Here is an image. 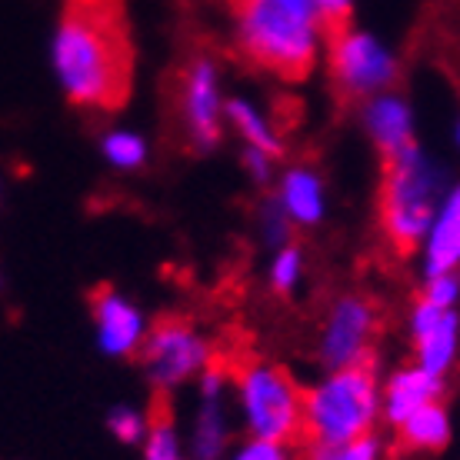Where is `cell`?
I'll use <instances>...</instances> for the list:
<instances>
[{"instance_id":"1","label":"cell","mask_w":460,"mask_h":460,"mask_svg":"<svg viewBox=\"0 0 460 460\" xmlns=\"http://www.w3.org/2000/svg\"><path fill=\"white\" fill-rule=\"evenodd\" d=\"M54 67L70 104L111 114L134 84V44L124 0H67L54 37Z\"/></svg>"},{"instance_id":"2","label":"cell","mask_w":460,"mask_h":460,"mask_svg":"<svg viewBox=\"0 0 460 460\" xmlns=\"http://www.w3.org/2000/svg\"><path fill=\"white\" fill-rule=\"evenodd\" d=\"M214 374H227L241 387L247 424L261 440H280L290 447H307L304 438V391L290 380L288 370L264 364L251 347L224 344L208 354Z\"/></svg>"},{"instance_id":"3","label":"cell","mask_w":460,"mask_h":460,"mask_svg":"<svg viewBox=\"0 0 460 460\" xmlns=\"http://www.w3.org/2000/svg\"><path fill=\"white\" fill-rule=\"evenodd\" d=\"M237 37L253 67L284 81H304L317 54V23L277 7L274 0H247L237 7Z\"/></svg>"},{"instance_id":"4","label":"cell","mask_w":460,"mask_h":460,"mask_svg":"<svg viewBox=\"0 0 460 460\" xmlns=\"http://www.w3.org/2000/svg\"><path fill=\"white\" fill-rule=\"evenodd\" d=\"M377 417L374 360L334 370L321 387L304 391V438L307 444H334L370 434Z\"/></svg>"},{"instance_id":"5","label":"cell","mask_w":460,"mask_h":460,"mask_svg":"<svg viewBox=\"0 0 460 460\" xmlns=\"http://www.w3.org/2000/svg\"><path fill=\"white\" fill-rule=\"evenodd\" d=\"M430 173L417 157V150H401L384 161V184H380V230L387 251L407 257L414 251L430 220Z\"/></svg>"},{"instance_id":"6","label":"cell","mask_w":460,"mask_h":460,"mask_svg":"<svg viewBox=\"0 0 460 460\" xmlns=\"http://www.w3.org/2000/svg\"><path fill=\"white\" fill-rule=\"evenodd\" d=\"M208 364V347L184 317H161L144 337V367L157 387L181 384Z\"/></svg>"},{"instance_id":"7","label":"cell","mask_w":460,"mask_h":460,"mask_svg":"<svg viewBox=\"0 0 460 460\" xmlns=\"http://www.w3.org/2000/svg\"><path fill=\"white\" fill-rule=\"evenodd\" d=\"M380 334L377 304L367 297H344L323 331V360L334 370L374 360V341Z\"/></svg>"},{"instance_id":"8","label":"cell","mask_w":460,"mask_h":460,"mask_svg":"<svg viewBox=\"0 0 460 460\" xmlns=\"http://www.w3.org/2000/svg\"><path fill=\"white\" fill-rule=\"evenodd\" d=\"M327 50H331L334 84L344 97H367L370 91H380L394 81L391 54L374 44L367 34L344 31L341 37L327 40Z\"/></svg>"},{"instance_id":"9","label":"cell","mask_w":460,"mask_h":460,"mask_svg":"<svg viewBox=\"0 0 460 460\" xmlns=\"http://www.w3.org/2000/svg\"><path fill=\"white\" fill-rule=\"evenodd\" d=\"M177 120L184 124V137L194 150L214 147L220 134L217 124V70L208 58H194L177 81Z\"/></svg>"},{"instance_id":"10","label":"cell","mask_w":460,"mask_h":460,"mask_svg":"<svg viewBox=\"0 0 460 460\" xmlns=\"http://www.w3.org/2000/svg\"><path fill=\"white\" fill-rule=\"evenodd\" d=\"M414 341L420 367L440 377L454 360V347H457V321L450 307H434L420 300L414 311Z\"/></svg>"},{"instance_id":"11","label":"cell","mask_w":460,"mask_h":460,"mask_svg":"<svg viewBox=\"0 0 460 460\" xmlns=\"http://www.w3.org/2000/svg\"><path fill=\"white\" fill-rule=\"evenodd\" d=\"M91 311L101 331V344L107 354H130L140 344V314L127 304L117 290L111 288H93L91 290Z\"/></svg>"},{"instance_id":"12","label":"cell","mask_w":460,"mask_h":460,"mask_svg":"<svg viewBox=\"0 0 460 460\" xmlns=\"http://www.w3.org/2000/svg\"><path fill=\"white\" fill-rule=\"evenodd\" d=\"M440 397V377L430 374L424 367H411L394 374V380L387 384V394H384V407H387V417L391 424H401L407 417L427 407V403H438Z\"/></svg>"},{"instance_id":"13","label":"cell","mask_w":460,"mask_h":460,"mask_svg":"<svg viewBox=\"0 0 460 460\" xmlns=\"http://www.w3.org/2000/svg\"><path fill=\"white\" fill-rule=\"evenodd\" d=\"M367 127L374 140H377L380 154H384V161L394 157V154H401V150H411V114H407V107L397 101V97H380L374 101L367 111Z\"/></svg>"},{"instance_id":"14","label":"cell","mask_w":460,"mask_h":460,"mask_svg":"<svg viewBox=\"0 0 460 460\" xmlns=\"http://www.w3.org/2000/svg\"><path fill=\"white\" fill-rule=\"evenodd\" d=\"M460 261V190L447 200V208L440 214L438 230L430 234L427 247V274H450V267Z\"/></svg>"},{"instance_id":"15","label":"cell","mask_w":460,"mask_h":460,"mask_svg":"<svg viewBox=\"0 0 460 460\" xmlns=\"http://www.w3.org/2000/svg\"><path fill=\"white\" fill-rule=\"evenodd\" d=\"M403 450H438L447 440V414L440 403H427L397 424Z\"/></svg>"},{"instance_id":"16","label":"cell","mask_w":460,"mask_h":460,"mask_svg":"<svg viewBox=\"0 0 460 460\" xmlns=\"http://www.w3.org/2000/svg\"><path fill=\"white\" fill-rule=\"evenodd\" d=\"M147 460H177V440H173V417L171 401L164 387L150 397V414H147Z\"/></svg>"},{"instance_id":"17","label":"cell","mask_w":460,"mask_h":460,"mask_svg":"<svg viewBox=\"0 0 460 460\" xmlns=\"http://www.w3.org/2000/svg\"><path fill=\"white\" fill-rule=\"evenodd\" d=\"M284 204L300 224H314L321 217V181L311 171H290L284 177Z\"/></svg>"},{"instance_id":"18","label":"cell","mask_w":460,"mask_h":460,"mask_svg":"<svg viewBox=\"0 0 460 460\" xmlns=\"http://www.w3.org/2000/svg\"><path fill=\"white\" fill-rule=\"evenodd\" d=\"M227 111H230V120L237 124V130H241L243 140H247L253 150H261L267 157H277V154H280V144H277L274 134L264 127V120L257 117V111H251V107L241 104V101H230Z\"/></svg>"},{"instance_id":"19","label":"cell","mask_w":460,"mask_h":460,"mask_svg":"<svg viewBox=\"0 0 460 460\" xmlns=\"http://www.w3.org/2000/svg\"><path fill=\"white\" fill-rule=\"evenodd\" d=\"M307 460H377V440L364 434L334 444H307Z\"/></svg>"},{"instance_id":"20","label":"cell","mask_w":460,"mask_h":460,"mask_svg":"<svg viewBox=\"0 0 460 460\" xmlns=\"http://www.w3.org/2000/svg\"><path fill=\"white\" fill-rule=\"evenodd\" d=\"M317 27L327 40L350 31V0H317Z\"/></svg>"},{"instance_id":"21","label":"cell","mask_w":460,"mask_h":460,"mask_svg":"<svg viewBox=\"0 0 460 460\" xmlns=\"http://www.w3.org/2000/svg\"><path fill=\"white\" fill-rule=\"evenodd\" d=\"M104 150H107V157L117 164V167H137L140 161H144V140L134 137V134H111V137L104 140Z\"/></svg>"},{"instance_id":"22","label":"cell","mask_w":460,"mask_h":460,"mask_svg":"<svg viewBox=\"0 0 460 460\" xmlns=\"http://www.w3.org/2000/svg\"><path fill=\"white\" fill-rule=\"evenodd\" d=\"M220 447H224V424H220L217 411L208 407L204 417H200V424H197V450L210 460V457H217Z\"/></svg>"},{"instance_id":"23","label":"cell","mask_w":460,"mask_h":460,"mask_svg":"<svg viewBox=\"0 0 460 460\" xmlns=\"http://www.w3.org/2000/svg\"><path fill=\"white\" fill-rule=\"evenodd\" d=\"M300 447H290V444H280V440H253V444H247V447L237 454V460H297L294 454H297Z\"/></svg>"},{"instance_id":"24","label":"cell","mask_w":460,"mask_h":460,"mask_svg":"<svg viewBox=\"0 0 460 460\" xmlns=\"http://www.w3.org/2000/svg\"><path fill=\"white\" fill-rule=\"evenodd\" d=\"M297 274H300V253L294 251V247H288L284 253H277V261H274V288L280 290V294H288V290L294 288Z\"/></svg>"},{"instance_id":"25","label":"cell","mask_w":460,"mask_h":460,"mask_svg":"<svg viewBox=\"0 0 460 460\" xmlns=\"http://www.w3.org/2000/svg\"><path fill=\"white\" fill-rule=\"evenodd\" d=\"M457 290H460L457 277L438 274V277H430L424 300H427V304H434V307H450V304H454V297H457Z\"/></svg>"},{"instance_id":"26","label":"cell","mask_w":460,"mask_h":460,"mask_svg":"<svg viewBox=\"0 0 460 460\" xmlns=\"http://www.w3.org/2000/svg\"><path fill=\"white\" fill-rule=\"evenodd\" d=\"M111 430H114L120 440H137L140 430H144V424H140L137 414H130V411H117V414H111Z\"/></svg>"},{"instance_id":"27","label":"cell","mask_w":460,"mask_h":460,"mask_svg":"<svg viewBox=\"0 0 460 460\" xmlns=\"http://www.w3.org/2000/svg\"><path fill=\"white\" fill-rule=\"evenodd\" d=\"M274 4L290 13H297V17H304V21L317 23V0H274Z\"/></svg>"}]
</instances>
